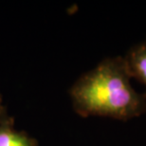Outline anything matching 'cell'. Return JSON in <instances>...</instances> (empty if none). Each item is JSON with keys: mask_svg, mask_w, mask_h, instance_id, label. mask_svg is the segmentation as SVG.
Returning <instances> with one entry per match:
<instances>
[{"mask_svg": "<svg viewBox=\"0 0 146 146\" xmlns=\"http://www.w3.org/2000/svg\"><path fill=\"white\" fill-rule=\"evenodd\" d=\"M0 146H38V141L14 128L13 117L0 119Z\"/></svg>", "mask_w": 146, "mask_h": 146, "instance_id": "cell-3", "label": "cell"}, {"mask_svg": "<svg viewBox=\"0 0 146 146\" xmlns=\"http://www.w3.org/2000/svg\"><path fill=\"white\" fill-rule=\"evenodd\" d=\"M8 116L7 109H6L5 106L3 104V100H2V96L0 94V119L6 118Z\"/></svg>", "mask_w": 146, "mask_h": 146, "instance_id": "cell-4", "label": "cell"}, {"mask_svg": "<svg viewBox=\"0 0 146 146\" xmlns=\"http://www.w3.org/2000/svg\"><path fill=\"white\" fill-rule=\"evenodd\" d=\"M75 113L129 121L146 113V94L131 84L123 57H108L79 77L69 90Z\"/></svg>", "mask_w": 146, "mask_h": 146, "instance_id": "cell-1", "label": "cell"}, {"mask_svg": "<svg viewBox=\"0 0 146 146\" xmlns=\"http://www.w3.org/2000/svg\"><path fill=\"white\" fill-rule=\"evenodd\" d=\"M122 57L131 79H136L146 87V39L133 46Z\"/></svg>", "mask_w": 146, "mask_h": 146, "instance_id": "cell-2", "label": "cell"}]
</instances>
